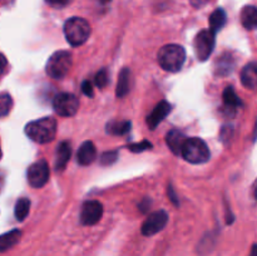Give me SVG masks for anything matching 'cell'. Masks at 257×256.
Here are the masks:
<instances>
[{
	"instance_id": "6da1fadb",
	"label": "cell",
	"mask_w": 257,
	"mask_h": 256,
	"mask_svg": "<svg viewBox=\"0 0 257 256\" xmlns=\"http://www.w3.org/2000/svg\"><path fill=\"white\" fill-rule=\"evenodd\" d=\"M25 135L40 145L52 142L57 135V120L52 117H44L29 122L25 125Z\"/></svg>"
},
{
	"instance_id": "7a4b0ae2",
	"label": "cell",
	"mask_w": 257,
	"mask_h": 256,
	"mask_svg": "<svg viewBox=\"0 0 257 256\" xmlns=\"http://www.w3.org/2000/svg\"><path fill=\"white\" fill-rule=\"evenodd\" d=\"M186 60L185 48L178 44L165 45L158 52V63L167 72H178Z\"/></svg>"
},
{
	"instance_id": "3957f363",
	"label": "cell",
	"mask_w": 257,
	"mask_h": 256,
	"mask_svg": "<svg viewBox=\"0 0 257 256\" xmlns=\"http://www.w3.org/2000/svg\"><path fill=\"white\" fill-rule=\"evenodd\" d=\"M90 25L85 19L79 17H73L68 19L64 24V35L67 42L73 47H79L84 44L89 38Z\"/></svg>"
},
{
	"instance_id": "277c9868",
	"label": "cell",
	"mask_w": 257,
	"mask_h": 256,
	"mask_svg": "<svg viewBox=\"0 0 257 256\" xmlns=\"http://www.w3.org/2000/svg\"><path fill=\"white\" fill-rule=\"evenodd\" d=\"M72 64V54L68 50H59L48 59L45 70H47V74L53 79H62L69 73Z\"/></svg>"
},
{
	"instance_id": "5b68a950",
	"label": "cell",
	"mask_w": 257,
	"mask_h": 256,
	"mask_svg": "<svg viewBox=\"0 0 257 256\" xmlns=\"http://www.w3.org/2000/svg\"><path fill=\"white\" fill-rule=\"evenodd\" d=\"M181 156L187 162L193 163V165H201L210 160V150L205 141H202L201 138H188L183 146Z\"/></svg>"
},
{
	"instance_id": "8992f818",
	"label": "cell",
	"mask_w": 257,
	"mask_h": 256,
	"mask_svg": "<svg viewBox=\"0 0 257 256\" xmlns=\"http://www.w3.org/2000/svg\"><path fill=\"white\" fill-rule=\"evenodd\" d=\"M215 43L216 34L213 32H211L210 29L202 30V32H200L196 35L193 47H195L196 57L198 58V60L205 62V60H207L210 58V55L213 52V48H215Z\"/></svg>"
},
{
	"instance_id": "52a82bcc",
	"label": "cell",
	"mask_w": 257,
	"mask_h": 256,
	"mask_svg": "<svg viewBox=\"0 0 257 256\" xmlns=\"http://www.w3.org/2000/svg\"><path fill=\"white\" fill-rule=\"evenodd\" d=\"M53 107L62 117H73L79 109V100L72 93H59L53 100Z\"/></svg>"
},
{
	"instance_id": "ba28073f",
	"label": "cell",
	"mask_w": 257,
	"mask_h": 256,
	"mask_svg": "<svg viewBox=\"0 0 257 256\" xmlns=\"http://www.w3.org/2000/svg\"><path fill=\"white\" fill-rule=\"evenodd\" d=\"M49 166H48L47 161L39 160L28 168V182H29L32 187L40 188L44 185H47L48 180H49Z\"/></svg>"
},
{
	"instance_id": "9c48e42d",
	"label": "cell",
	"mask_w": 257,
	"mask_h": 256,
	"mask_svg": "<svg viewBox=\"0 0 257 256\" xmlns=\"http://www.w3.org/2000/svg\"><path fill=\"white\" fill-rule=\"evenodd\" d=\"M168 222V213L166 211L160 210L151 213L145 222L142 223V233L145 236H153L162 231Z\"/></svg>"
},
{
	"instance_id": "30bf717a",
	"label": "cell",
	"mask_w": 257,
	"mask_h": 256,
	"mask_svg": "<svg viewBox=\"0 0 257 256\" xmlns=\"http://www.w3.org/2000/svg\"><path fill=\"white\" fill-rule=\"evenodd\" d=\"M103 216V205L97 200L85 201L80 210V222L85 226H93L99 222Z\"/></svg>"
},
{
	"instance_id": "8fae6325",
	"label": "cell",
	"mask_w": 257,
	"mask_h": 256,
	"mask_svg": "<svg viewBox=\"0 0 257 256\" xmlns=\"http://www.w3.org/2000/svg\"><path fill=\"white\" fill-rule=\"evenodd\" d=\"M172 109V105L167 102V100H161L157 105L155 107V109L151 112V114H148L147 117V125L151 130H155L163 119L168 115V113Z\"/></svg>"
},
{
	"instance_id": "7c38bea8",
	"label": "cell",
	"mask_w": 257,
	"mask_h": 256,
	"mask_svg": "<svg viewBox=\"0 0 257 256\" xmlns=\"http://www.w3.org/2000/svg\"><path fill=\"white\" fill-rule=\"evenodd\" d=\"M187 140L188 137H186L185 133L178 130L170 131L167 133V136H166V143L170 147V150L177 156H180L182 153V148Z\"/></svg>"
},
{
	"instance_id": "4fadbf2b",
	"label": "cell",
	"mask_w": 257,
	"mask_h": 256,
	"mask_svg": "<svg viewBox=\"0 0 257 256\" xmlns=\"http://www.w3.org/2000/svg\"><path fill=\"white\" fill-rule=\"evenodd\" d=\"M236 67V60L231 53H225L221 55L215 63V73L220 77H226L231 74Z\"/></svg>"
},
{
	"instance_id": "5bb4252c",
	"label": "cell",
	"mask_w": 257,
	"mask_h": 256,
	"mask_svg": "<svg viewBox=\"0 0 257 256\" xmlns=\"http://www.w3.org/2000/svg\"><path fill=\"white\" fill-rule=\"evenodd\" d=\"M78 163L80 166H89L92 165L93 162L97 158V150H95L94 143L90 142V141H87V142L83 143L79 147L77 153Z\"/></svg>"
},
{
	"instance_id": "9a60e30c",
	"label": "cell",
	"mask_w": 257,
	"mask_h": 256,
	"mask_svg": "<svg viewBox=\"0 0 257 256\" xmlns=\"http://www.w3.org/2000/svg\"><path fill=\"white\" fill-rule=\"evenodd\" d=\"M70 156H72V147H70V143L67 142V141L60 142L59 145H58L57 151H55V170H64L67 163L69 162Z\"/></svg>"
},
{
	"instance_id": "2e32d148",
	"label": "cell",
	"mask_w": 257,
	"mask_h": 256,
	"mask_svg": "<svg viewBox=\"0 0 257 256\" xmlns=\"http://www.w3.org/2000/svg\"><path fill=\"white\" fill-rule=\"evenodd\" d=\"M241 82L248 89L257 88V63L251 62L241 70Z\"/></svg>"
},
{
	"instance_id": "e0dca14e",
	"label": "cell",
	"mask_w": 257,
	"mask_h": 256,
	"mask_svg": "<svg viewBox=\"0 0 257 256\" xmlns=\"http://www.w3.org/2000/svg\"><path fill=\"white\" fill-rule=\"evenodd\" d=\"M131 82H132V73L130 68H123L118 75L117 89H115V95L118 98H124L130 93Z\"/></svg>"
},
{
	"instance_id": "ac0fdd59",
	"label": "cell",
	"mask_w": 257,
	"mask_h": 256,
	"mask_svg": "<svg viewBox=\"0 0 257 256\" xmlns=\"http://www.w3.org/2000/svg\"><path fill=\"white\" fill-rule=\"evenodd\" d=\"M241 23L247 30L257 29V8L253 5H246L241 10Z\"/></svg>"
},
{
	"instance_id": "d6986e66",
	"label": "cell",
	"mask_w": 257,
	"mask_h": 256,
	"mask_svg": "<svg viewBox=\"0 0 257 256\" xmlns=\"http://www.w3.org/2000/svg\"><path fill=\"white\" fill-rule=\"evenodd\" d=\"M22 238V231L14 228V230L0 235V252L8 251L9 248L14 247Z\"/></svg>"
},
{
	"instance_id": "ffe728a7",
	"label": "cell",
	"mask_w": 257,
	"mask_h": 256,
	"mask_svg": "<svg viewBox=\"0 0 257 256\" xmlns=\"http://www.w3.org/2000/svg\"><path fill=\"white\" fill-rule=\"evenodd\" d=\"M226 20H227V15H226L225 10L221 9V8L216 9L215 12L210 15V19H208L211 32H213L215 34L220 32V30L225 27Z\"/></svg>"
},
{
	"instance_id": "44dd1931",
	"label": "cell",
	"mask_w": 257,
	"mask_h": 256,
	"mask_svg": "<svg viewBox=\"0 0 257 256\" xmlns=\"http://www.w3.org/2000/svg\"><path fill=\"white\" fill-rule=\"evenodd\" d=\"M132 123L130 120H110L107 124V133L113 136L125 135L131 131Z\"/></svg>"
},
{
	"instance_id": "7402d4cb",
	"label": "cell",
	"mask_w": 257,
	"mask_h": 256,
	"mask_svg": "<svg viewBox=\"0 0 257 256\" xmlns=\"http://www.w3.org/2000/svg\"><path fill=\"white\" fill-rule=\"evenodd\" d=\"M223 103H225L226 108L228 110H235L236 108L241 107L242 105V100L238 98V95L236 94L233 87H227L223 90Z\"/></svg>"
},
{
	"instance_id": "603a6c76",
	"label": "cell",
	"mask_w": 257,
	"mask_h": 256,
	"mask_svg": "<svg viewBox=\"0 0 257 256\" xmlns=\"http://www.w3.org/2000/svg\"><path fill=\"white\" fill-rule=\"evenodd\" d=\"M30 211V200L27 197H22L17 201L15 203V217L18 221H24L27 216L29 215Z\"/></svg>"
},
{
	"instance_id": "cb8c5ba5",
	"label": "cell",
	"mask_w": 257,
	"mask_h": 256,
	"mask_svg": "<svg viewBox=\"0 0 257 256\" xmlns=\"http://www.w3.org/2000/svg\"><path fill=\"white\" fill-rule=\"evenodd\" d=\"M13 108V98L9 93L0 94V117H5Z\"/></svg>"
},
{
	"instance_id": "d4e9b609",
	"label": "cell",
	"mask_w": 257,
	"mask_h": 256,
	"mask_svg": "<svg viewBox=\"0 0 257 256\" xmlns=\"http://www.w3.org/2000/svg\"><path fill=\"white\" fill-rule=\"evenodd\" d=\"M94 82H95V85L99 88H104L105 85L108 84V82H109V75H108V70L105 69V68L100 69L99 72L95 74Z\"/></svg>"
},
{
	"instance_id": "484cf974",
	"label": "cell",
	"mask_w": 257,
	"mask_h": 256,
	"mask_svg": "<svg viewBox=\"0 0 257 256\" xmlns=\"http://www.w3.org/2000/svg\"><path fill=\"white\" fill-rule=\"evenodd\" d=\"M152 148V143L148 142V141L143 140L142 142H138V143H132V145L128 146V150L131 152H135V153H142L145 151H148Z\"/></svg>"
},
{
	"instance_id": "4316f807",
	"label": "cell",
	"mask_w": 257,
	"mask_h": 256,
	"mask_svg": "<svg viewBox=\"0 0 257 256\" xmlns=\"http://www.w3.org/2000/svg\"><path fill=\"white\" fill-rule=\"evenodd\" d=\"M118 152L117 151H107L100 156V165L102 166H110L117 161Z\"/></svg>"
},
{
	"instance_id": "83f0119b",
	"label": "cell",
	"mask_w": 257,
	"mask_h": 256,
	"mask_svg": "<svg viewBox=\"0 0 257 256\" xmlns=\"http://www.w3.org/2000/svg\"><path fill=\"white\" fill-rule=\"evenodd\" d=\"M45 2H47V4H49L50 7L57 8V9H62V8L69 5L73 0H45Z\"/></svg>"
},
{
	"instance_id": "f1b7e54d",
	"label": "cell",
	"mask_w": 257,
	"mask_h": 256,
	"mask_svg": "<svg viewBox=\"0 0 257 256\" xmlns=\"http://www.w3.org/2000/svg\"><path fill=\"white\" fill-rule=\"evenodd\" d=\"M82 90L87 97L92 98L94 95V90H93V84L89 82V80H84L82 83Z\"/></svg>"
},
{
	"instance_id": "f546056e",
	"label": "cell",
	"mask_w": 257,
	"mask_h": 256,
	"mask_svg": "<svg viewBox=\"0 0 257 256\" xmlns=\"http://www.w3.org/2000/svg\"><path fill=\"white\" fill-rule=\"evenodd\" d=\"M151 205H152V201H151L150 198L146 197V198H143L142 201H141V203L138 205V207H140L141 212L146 213V212H148V210L151 208Z\"/></svg>"
},
{
	"instance_id": "4dcf8cb0",
	"label": "cell",
	"mask_w": 257,
	"mask_h": 256,
	"mask_svg": "<svg viewBox=\"0 0 257 256\" xmlns=\"http://www.w3.org/2000/svg\"><path fill=\"white\" fill-rule=\"evenodd\" d=\"M168 196H170V198H171V201H172V202H173V205H175V206L180 205V202H178L177 195H176L175 190H173V187L171 185L168 186Z\"/></svg>"
},
{
	"instance_id": "1f68e13d",
	"label": "cell",
	"mask_w": 257,
	"mask_h": 256,
	"mask_svg": "<svg viewBox=\"0 0 257 256\" xmlns=\"http://www.w3.org/2000/svg\"><path fill=\"white\" fill-rule=\"evenodd\" d=\"M7 67H8L7 58H5L4 54H2V53H0V74H3V73L5 72Z\"/></svg>"
},
{
	"instance_id": "d6a6232c",
	"label": "cell",
	"mask_w": 257,
	"mask_h": 256,
	"mask_svg": "<svg viewBox=\"0 0 257 256\" xmlns=\"http://www.w3.org/2000/svg\"><path fill=\"white\" fill-rule=\"evenodd\" d=\"M208 2H210V0H191V4L196 8H201L203 7V5L207 4Z\"/></svg>"
},
{
	"instance_id": "836d02e7",
	"label": "cell",
	"mask_w": 257,
	"mask_h": 256,
	"mask_svg": "<svg viewBox=\"0 0 257 256\" xmlns=\"http://www.w3.org/2000/svg\"><path fill=\"white\" fill-rule=\"evenodd\" d=\"M4 183H5L4 173L0 172V191H2V190H3V187H4Z\"/></svg>"
},
{
	"instance_id": "e575fe53",
	"label": "cell",
	"mask_w": 257,
	"mask_h": 256,
	"mask_svg": "<svg viewBox=\"0 0 257 256\" xmlns=\"http://www.w3.org/2000/svg\"><path fill=\"white\" fill-rule=\"evenodd\" d=\"M250 256H257V243H253L252 247H251Z\"/></svg>"
},
{
	"instance_id": "d590c367",
	"label": "cell",
	"mask_w": 257,
	"mask_h": 256,
	"mask_svg": "<svg viewBox=\"0 0 257 256\" xmlns=\"http://www.w3.org/2000/svg\"><path fill=\"white\" fill-rule=\"evenodd\" d=\"M253 196H255V198L257 200V180H256L255 185H253Z\"/></svg>"
},
{
	"instance_id": "8d00e7d4",
	"label": "cell",
	"mask_w": 257,
	"mask_h": 256,
	"mask_svg": "<svg viewBox=\"0 0 257 256\" xmlns=\"http://www.w3.org/2000/svg\"><path fill=\"white\" fill-rule=\"evenodd\" d=\"M98 2H100V3H102V4H105V3H109L110 0H98Z\"/></svg>"
},
{
	"instance_id": "74e56055",
	"label": "cell",
	"mask_w": 257,
	"mask_h": 256,
	"mask_svg": "<svg viewBox=\"0 0 257 256\" xmlns=\"http://www.w3.org/2000/svg\"><path fill=\"white\" fill-rule=\"evenodd\" d=\"M2 156H3V152H2V147H0V158H2Z\"/></svg>"
}]
</instances>
